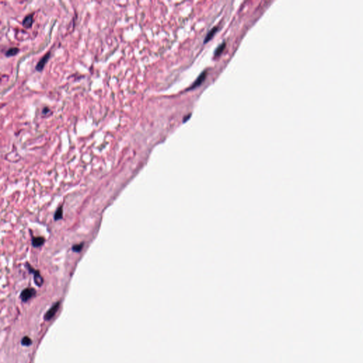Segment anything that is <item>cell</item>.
I'll return each mask as SVG.
<instances>
[{
	"label": "cell",
	"instance_id": "obj_15",
	"mask_svg": "<svg viewBox=\"0 0 363 363\" xmlns=\"http://www.w3.org/2000/svg\"><path fill=\"white\" fill-rule=\"evenodd\" d=\"M189 117H191V114H189V115H188V116H187V117H185V118H184V122H185V121H187V120H188V119H189Z\"/></svg>",
	"mask_w": 363,
	"mask_h": 363
},
{
	"label": "cell",
	"instance_id": "obj_1",
	"mask_svg": "<svg viewBox=\"0 0 363 363\" xmlns=\"http://www.w3.org/2000/svg\"><path fill=\"white\" fill-rule=\"evenodd\" d=\"M25 267H26V268L27 269V270L29 271V273L33 274V280H34V282H35V284H36V285L38 286V287H41V286L43 285V282H44V279H43V277H42L41 274H40V271L33 268V267L31 266V264L28 262H26Z\"/></svg>",
	"mask_w": 363,
	"mask_h": 363
},
{
	"label": "cell",
	"instance_id": "obj_8",
	"mask_svg": "<svg viewBox=\"0 0 363 363\" xmlns=\"http://www.w3.org/2000/svg\"><path fill=\"white\" fill-rule=\"evenodd\" d=\"M63 206H60L57 209L56 211H55L53 218H54L55 221H59V220H61L62 219H63Z\"/></svg>",
	"mask_w": 363,
	"mask_h": 363
},
{
	"label": "cell",
	"instance_id": "obj_11",
	"mask_svg": "<svg viewBox=\"0 0 363 363\" xmlns=\"http://www.w3.org/2000/svg\"><path fill=\"white\" fill-rule=\"evenodd\" d=\"M19 49L18 48H16V47H13V48H10L7 51H6V55L7 57L14 56V55H16L17 53H19Z\"/></svg>",
	"mask_w": 363,
	"mask_h": 363
},
{
	"label": "cell",
	"instance_id": "obj_2",
	"mask_svg": "<svg viewBox=\"0 0 363 363\" xmlns=\"http://www.w3.org/2000/svg\"><path fill=\"white\" fill-rule=\"evenodd\" d=\"M36 294V290L33 287H27L22 290L20 294V299L23 302H26Z\"/></svg>",
	"mask_w": 363,
	"mask_h": 363
},
{
	"label": "cell",
	"instance_id": "obj_9",
	"mask_svg": "<svg viewBox=\"0 0 363 363\" xmlns=\"http://www.w3.org/2000/svg\"><path fill=\"white\" fill-rule=\"evenodd\" d=\"M217 31H218V28L217 27H213V29H211L210 30V31H209V33H207L206 36L204 38V42L205 43H207V42H209V40H210L211 39V38H212L213 37V36H214V35L216 34V32H217Z\"/></svg>",
	"mask_w": 363,
	"mask_h": 363
},
{
	"label": "cell",
	"instance_id": "obj_7",
	"mask_svg": "<svg viewBox=\"0 0 363 363\" xmlns=\"http://www.w3.org/2000/svg\"><path fill=\"white\" fill-rule=\"evenodd\" d=\"M33 14L27 15V16H26V17L23 19V22H22L23 26L24 28H26V29H30V28L32 26V25H33Z\"/></svg>",
	"mask_w": 363,
	"mask_h": 363
},
{
	"label": "cell",
	"instance_id": "obj_13",
	"mask_svg": "<svg viewBox=\"0 0 363 363\" xmlns=\"http://www.w3.org/2000/svg\"><path fill=\"white\" fill-rule=\"evenodd\" d=\"M22 344L24 345H29L31 344V341L29 337H25L22 340Z\"/></svg>",
	"mask_w": 363,
	"mask_h": 363
},
{
	"label": "cell",
	"instance_id": "obj_12",
	"mask_svg": "<svg viewBox=\"0 0 363 363\" xmlns=\"http://www.w3.org/2000/svg\"><path fill=\"white\" fill-rule=\"evenodd\" d=\"M83 245H84L83 243H80V244L74 245L73 246H72V251L76 252V253H80V252L82 251L83 248Z\"/></svg>",
	"mask_w": 363,
	"mask_h": 363
},
{
	"label": "cell",
	"instance_id": "obj_10",
	"mask_svg": "<svg viewBox=\"0 0 363 363\" xmlns=\"http://www.w3.org/2000/svg\"><path fill=\"white\" fill-rule=\"evenodd\" d=\"M226 48V42H223L221 44H220L217 47L216 49L215 50L214 52V57H219V55H221V53L223 52L224 49Z\"/></svg>",
	"mask_w": 363,
	"mask_h": 363
},
{
	"label": "cell",
	"instance_id": "obj_3",
	"mask_svg": "<svg viewBox=\"0 0 363 363\" xmlns=\"http://www.w3.org/2000/svg\"><path fill=\"white\" fill-rule=\"evenodd\" d=\"M46 242V238L43 236H33L31 237V245L35 248H38L43 246Z\"/></svg>",
	"mask_w": 363,
	"mask_h": 363
},
{
	"label": "cell",
	"instance_id": "obj_4",
	"mask_svg": "<svg viewBox=\"0 0 363 363\" xmlns=\"http://www.w3.org/2000/svg\"><path fill=\"white\" fill-rule=\"evenodd\" d=\"M206 75H207V71L206 70H204V71H203L202 73L199 74V76L198 77L197 79L194 81L193 84L192 85V86L189 87L188 89H193L194 88H196V87H197L199 86H200L202 84L203 82L205 80V79L206 78Z\"/></svg>",
	"mask_w": 363,
	"mask_h": 363
},
{
	"label": "cell",
	"instance_id": "obj_6",
	"mask_svg": "<svg viewBox=\"0 0 363 363\" xmlns=\"http://www.w3.org/2000/svg\"><path fill=\"white\" fill-rule=\"evenodd\" d=\"M59 306H60V302H57L55 303V304L53 305V306L51 307V308L49 309L48 311V312L46 313V316H45V319L46 320H50L53 318V316L55 314V313L57 312V309L59 308Z\"/></svg>",
	"mask_w": 363,
	"mask_h": 363
},
{
	"label": "cell",
	"instance_id": "obj_5",
	"mask_svg": "<svg viewBox=\"0 0 363 363\" xmlns=\"http://www.w3.org/2000/svg\"><path fill=\"white\" fill-rule=\"evenodd\" d=\"M50 52L47 53L46 55H43V57L42 58L40 59L39 61H38V64L36 65V70H38V71H41V70H43L45 65H46L47 62L48 61L49 58H50Z\"/></svg>",
	"mask_w": 363,
	"mask_h": 363
},
{
	"label": "cell",
	"instance_id": "obj_14",
	"mask_svg": "<svg viewBox=\"0 0 363 363\" xmlns=\"http://www.w3.org/2000/svg\"><path fill=\"white\" fill-rule=\"evenodd\" d=\"M50 112V109L48 107H45L43 109V114H48V112Z\"/></svg>",
	"mask_w": 363,
	"mask_h": 363
}]
</instances>
